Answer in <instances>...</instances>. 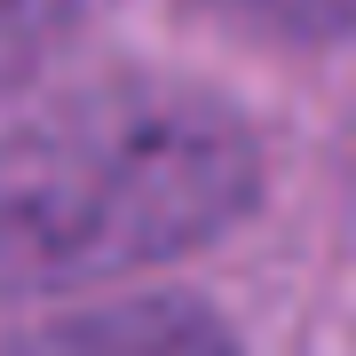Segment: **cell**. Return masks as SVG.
Instances as JSON below:
<instances>
[{
    "mask_svg": "<svg viewBox=\"0 0 356 356\" xmlns=\"http://www.w3.org/2000/svg\"><path fill=\"white\" fill-rule=\"evenodd\" d=\"M261 198V143L222 95L159 72L64 88L0 119V301L166 269Z\"/></svg>",
    "mask_w": 356,
    "mask_h": 356,
    "instance_id": "obj_1",
    "label": "cell"
},
{
    "mask_svg": "<svg viewBox=\"0 0 356 356\" xmlns=\"http://www.w3.org/2000/svg\"><path fill=\"white\" fill-rule=\"evenodd\" d=\"M0 356H238V332L191 293H135L24 325L0 341Z\"/></svg>",
    "mask_w": 356,
    "mask_h": 356,
    "instance_id": "obj_2",
    "label": "cell"
},
{
    "mask_svg": "<svg viewBox=\"0 0 356 356\" xmlns=\"http://www.w3.org/2000/svg\"><path fill=\"white\" fill-rule=\"evenodd\" d=\"M191 16L238 32V40H269V48H332L356 40V0H182Z\"/></svg>",
    "mask_w": 356,
    "mask_h": 356,
    "instance_id": "obj_3",
    "label": "cell"
},
{
    "mask_svg": "<svg viewBox=\"0 0 356 356\" xmlns=\"http://www.w3.org/2000/svg\"><path fill=\"white\" fill-rule=\"evenodd\" d=\"M72 24H79L72 0H0V95L24 88V79L72 40Z\"/></svg>",
    "mask_w": 356,
    "mask_h": 356,
    "instance_id": "obj_4",
    "label": "cell"
}]
</instances>
